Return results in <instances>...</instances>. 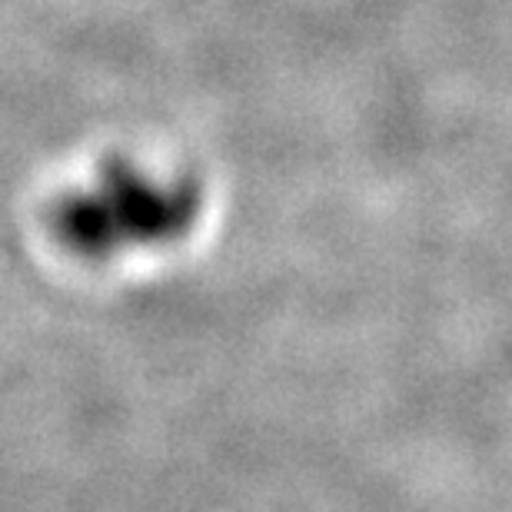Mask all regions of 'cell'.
Segmentation results:
<instances>
[{
  "instance_id": "obj_1",
  "label": "cell",
  "mask_w": 512,
  "mask_h": 512,
  "mask_svg": "<svg viewBox=\"0 0 512 512\" xmlns=\"http://www.w3.org/2000/svg\"><path fill=\"white\" fill-rule=\"evenodd\" d=\"M193 210L197 197L183 183L170 187L127 163H110L94 187L64 200L60 227L80 247H124L177 233Z\"/></svg>"
}]
</instances>
